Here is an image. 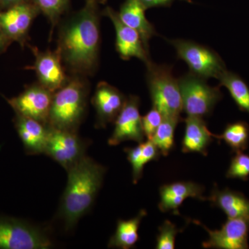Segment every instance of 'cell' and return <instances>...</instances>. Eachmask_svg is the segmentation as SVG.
I'll use <instances>...</instances> for the list:
<instances>
[{
  "label": "cell",
  "instance_id": "cell-1",
  "mask_svg": "<svg viewBox=\"0 0 249 249\" xmlns=\"http://www.w3.org/2000/svg\"><path fill=\"white\" fill-rule=\"evenodd\" d=\"M98 3L88 0L84 7L64 24L59 35L62 62L77 75L90 74L96 68L101 32Z\"/></svg>",
  "mask_w": 249,
  "mask_h": 249
},
{
  "label": "cell",
  "instance_id": "cell-2",
  "mask_svg": "<svg viewBox=\"0 0 249 249\" xmlns=\"http://www.w3.org/2000/svg\"><path fill=\"white\" fill-rule=\"evenodd\" d=\"M68 179L58 211L65 230H72L92 207L106 168L85 156L67 170Z\"/></svg>",
  "mask_w": 249,
  "mask_h": 249
},
{
  "label": "cell",
  "instance_id": "cell-3",
  "mask_svg": "<svg viewBox=\"0 0 249 249\" xmlns=\"http://www.w3.org/2000/svg\"><path fill=\"white\" fill-rule=\"evenodd\" d=\"M88 93V83L80 75L69 78L53 93L48 125L77 132L86 113Z\"/></svg>",
  "mask_w": 249,
  "mask_h": 249
},
{
  "label": "cell",
  "instance_id": "cell-4",
  "mask_svg": "<svg viewBox=\"0 0 249 249\" xmlns=\"http://www.w3.org/2000/svg\"><path fill=\"white\" fill-rule=\"evenodd\" d=\"M146 80L152 107L163 117H181L182 98L178 79L174 76L173 67L152 61L147 64Z\"/></svg>",
  "mask_w": 249,
  "mask_h": 249
},
{
  "label": "cell",
  "instance_id": "cell-5",
  "mask_svg": "<svg viewBox=\"0 0 249 249\" xmlns=\"http://www.w3.org/2000/svg\"><path fill=\"white\" fill-rule=\"evenodd\" d=\"M183 111L187 116L203 118L211 115L223 94L219 86L211 87L206 80L191 73L178 78Z\"/></svg>",
  "mask_w": 249,
  "mask_h": 249
},
{
  "label": "cell",
  "instance_id": "cell-6",
  "mask_svg": "<svg viewBox=\"0 0 249 249\" xmlns=\"http://www.w3.org/2000/svg\"><path fill=\"white\" fill-rule=\"evenodd\" d=\"M52 246L45 229L17 218L0 217V249H47Z\"/></svg>",
  "mask_w": 249,
  "mask_h": 249
},
{
  "label": "cell",
  "instance_id": "cell-7",
  "mask_svg": "<svg viewBox=\"0 0 249 249\" xmlns=\"http://www.w3.org/2000/svg\"><path fill=\"white\" fill-rule=\"evenodd\" d=\"M176 49L178 59L183 60L190 69V73L204 79H219L227 70L222 58L214 51L191 40H169Z\"/></svg>",
  "mask_w": 249,
  "mask_h": 249
},
{
  "label": "cell",
  "instance_id": "cell-8",
  "mask_svg": "<svg viewBox=\"0 0 249 249\" xmlns=\"http://www.w3.org/2000/svg\"><path fill=\"white\" fill-rule=\"evenodd\" d=\"M88 145V141L80 138L77 132L49 126L44 154L67 171L86 156Z\"/></svg>",
  "mask_w": 249,
  "mask_h": 249
},
{
  "label": "cell",
  "instance_id": "cell-9",
  "mask_svg": "<svg viewBox=\"0 0 249 249\" xmlns=\"http://www.w3.org/2000/svg\"><path fill=\"white\" fill-rule=\"evenodd\" d=\"M193 223L201 226L209 235V239L202 243L204 249H248L249 219L228 218L219 230L211 231L199 221Z\"/></svg>",
  "mask_w": 249,
  "mask_h": 249
},
{
  "label": "cell",
  "instance_id": "cell-10",
  "mask_svg": "<svg viewBox=\"0 0 249 249\" xmlns=\"http://www.w3.org/2000/svg\"><path fill=\"white\" fill-rule=\"evenodd\" d=\"M53 93L40 83L31 85L9 103L18 115L26 116L48 125Z\"/></svg>",
  "mask_w": 249,
  "mask_h": 249
},
{
  "label": "cell",
  "instance_id": "cell-11",
  "mask_svg": "<svg viewBox=\"0 0 249 249\" xmlns=\"http://www.w3.org/2000/svg\"><path fill=\"white\" fill-rule=\"evenodd\" d=\"M139 106V96L130 95L127 98L124 108L114 121V132L108 139L109 145L116 146L127 141H133L139 143L145 141Z\"/></svg>",
  "mask_w": 249,
  "mask_h": 249
},
{
  "label": "cell",
  "instance_id": "cell-12",
  "mask_svg": "<svg viewBox=\"0 0 249 249\" xmlns=\"http://www.w3.org/2000/svg\"><path fill=\"white\" fill-rule=\"evenodd\" d=\"M103 14L113 23L116 31V49L123 60L136 58L142 60L145 65L151 61L150 53L144 47L140 35L121 20L118 12L107 7Z\"/></svg>",
  "mask_w": 249,
  "mask_h": 249
},
{
  "label": "cell",
  "instance_id": "cell-13",
  "mask_svg": "<svg viewBox=\"0 0 249 249\" xmlns=\"http://www.w3.org/2000/svg\"><path fill=\"white\" fill-rule=\"evenodd\" d=\"M127 98L109 83H98L91 99L96 109V128H106L108 124L114 123L124 108Z\"/></svg>",
  "mask_w": 249,
  "mask_h": 249
},
{
  "label": "cell",
  "instance_id": "cell-14",
  "mask_svg": "<svg viewBox=\"0 0 249 249\" xmlns=\"http://www.w3.org/2000/svg\"><path fill=\"white\" fill-rule=\"evenodd\" d=\"M31 50L35 55V62L32 69L36 71L38 83L52 92H55L69 79L65 74L61 55L58 49L53 52H42L34 47Z\"/></svg>",
  "mask_w": 249,
  "mask_h": 249
},
{
  "label": "cell",
  "instance_id": "cell-15",
  "mask_svg": "<svg viewBox=\"0 0 249 249\" xmlns=\"http://www.w3.org/2000/svg\"><path fill=\"white\" fill-rule=\"evenodd\" d=\"M40 13L35 4L22 2L0 13V25L10 40H22Z\"/></svg>",
  "mask_w": 249,
  "mask_h": 249
},
{
  "label": "cell",
  "instance_id": "cell-16",
  "mask_svg": "<svg viewBox=\"0 0 249 249\" xmlns=\"http://www.w3.org/2000/svg\"><path fill=\"white\" fill-rule=\"evenodd\" d=\"M204 191V186L193 181H178L163 185L160 190L159 209L163 213L173 211L174 214L179 215L178 209L187 198L208 200V197L203 196Z\"/></svg>",
  "mask_w": 249,
  "mask_h": 249
},
{
  "label": "cell",
  "instance_id": "cell-17",
  "mask_svg": "<svg viewBox=\"0 0 249 249\" xmlns=\"http://www.w3.org/2000/svg\"><path fill=\"white\" fill-rule=\"evenodd\" d=\"M15 126L28 155L44 154L48 135L47 124L17 114Z\"/></svg>",
  "mask_w": 249,
  "mask_h": 249
},
{
  "label": "cell",
  "instance_id": "cell-18",
  "mask_svg": "<svg viewBox=\"0 0 249 249\" xmlns=\"http://www.w3.org/2000/svg\"><path fill=\"white\" fill-rule=\"evenodd\" d=\"M145 11L146 9L140 0H125L118 14L126 25L138 33L142 37L144 47L149 52L150 40L158 34L153 24L147 19Z\"/></svg>",
  "mask_w": 249,
  "mask_h": 249
},
{
  "label": "cell",
  "instance_id": "cell-19",
  "mask_svg": "<svg viewBox=\"0 0 249 249\" xmlns=\"http://www.w3.org/2000/svg\"><path fill=\"white\" fill-rule=\"evenodd\" d=\"M185 122V133L182 142V152H196L206 156L207 148L213 141L214 134L210 132L203 118L187 116Z\"/></svg>",
  "mask_w": 249,
  "mask_h": 249
},
{
  "label": "cell",
  "instance_id": "cell-20",
  "mask_svg": "<svg viewBox=\"0 0 249 249\" xmlns=\"http://www.w3.org/2000/svg\"><path fill=\"white\" fill-rule=\"evenodd\" d=\"M208 200L213 206L222 210L228 218L249 219V199L240 192L228 188L219 190L217 185H214Z\"/></svg>",
  "mask_w": 249,
  "mask_h": 249
},
{
  "label": "cell",
  "instance_id": "cell-21",
  "mask_svg": "<svg viewBox=\"0 0 249 249\" xmlns=\"http://www.w3.org/2000/svg\"><path fill=\"white\" fill-rule=\"evenodd\" d=\"M145 210H141L136 217L128 220L119 219L114 235L108 243L109 248L129 249L133 248L139 240V229L142 219L146 216Z\"/></svg>",
  "mask_w": 249,
  "mask_h": 249
},
{
  "label": "cell",
  "instance_id": "cell-22",
  "mask_svg": "<svg viewBox=\"0 0 249 249\" xmlns=\"http://www.w3.org/2000/svg\"><path fill=\"white\" fill-rule=\"evenodd\" d=\"M124 151L132 165L134 184H137L142 178L145 165L152 160H158L161 155L153 142L148 139L146 142H140L137 147H127Z\"/></svg>",
  "mask_w": 249,
  "mask_h": 249
},
{
  "label": "cell",
  "instance_id": "cell-23",
  "mask_svg": "<svg viewBox=\"0 0 249 249\" xmlns=\"http://www.w3.org/2000/svg\"><path fill=\"white\" fill-rule=\"evenodd\" d=\"M219 86H224L230 93L241 111L249 114V88L238 75L226 70L219 77Z\"/></svg>",
  "mask_w": 249,
  "mask_h": 249
},
{
  "label": "cell",
  "instance_id": "cell-24",
  "mask_svg": "<svg viewBox=\"0 0 249 249\" xmlns=\"http://www.w3.org/2000/svg\"><path fill=\"white\" fill-rule=\"evenodd\" d=\"M214 138L224 141L233 152H244L248 148L249 126L245 121H237L228 124L220 135H213Z\"/></svg>",
  "mask_w": 249,
  "mask_h": 249
},
{
  "label": "cell",
  "instance_id": "cell-25",
  "mask_svg": "<svg viewBox=\"0 0 249 249\" xmlns=\"http://www.w3.org/2000/svg\"><path fill=\"white\" fill-rule=\"evenodd\" d=\"M183 119L163 117V121L151 140L163 156H168L175 147V132Z\"/></svg>",
  "mask_w": 249,
  "mask_h": 249
},
{
  "label": "cell",
  "instance_id": "cell-26",
  "mask_svg": "<svg viewBox=\"0 0 249 249\" xmlns=\"http://www.w3.org/2000/svg\"><path fill=\"white\" fill-rule=\"evenodd\" d=\"M70 0H34V4L42 13L52 25L55 26L59 18L64 14L69 6Z\"/></svg>",
  "mask_w": 249,
  "mask_h": 249
},
{
  "label": "cell",
  "instance_id": "cell-27",
  "mask_svg": "<svg viewBox=\"0 0 249 249\" xmlns=\"http://www.w3.org/2000/svg\"><path fill=\"white\" fill-rule=\"evenodd\" d=\"M226 177L247 181L249 178V155L243 152H236L232 157Z\"/></svg>",
  "mask_w": 249,
  "mask_h": 249
},
{
  "label": "cell",
  "instance_id": "cell-28",
  "mask_svg": "<svg viewBox=\"0 0 249 249\" xmlns=\"http://www.w3.org/2000/svg\"><path fill=\"white\" fill-rule=\"evenodd\" d=\"M160 234L157 237V249H175V238L182 229H178L176 226L170 221L165 220L159 228Z\"/></svg>",
  "mask_w": 249,
  "mask_h": 249
},
{
  "label": "cell",
  "instance_id": "cell-29",
  "mask_svg": "<svg viewBox=\"0 0 249 249\" xmlns=\"http://www.w3.org/2000/svg\"><path fill=\"white\" fill-rule=\"evenodd\" d=\"M142 125L145 138L151 140L160 127L163 116L157 108L152 107L145 116H142Z\"/></svg>",
  "mask_w": 249,
  "mask_h": 249
},
{
  "label": "cell",
  "instance_id": "cell-30",
  "mask_svg": "<svg viewBox=\"0 0 249 249\" xmlns=\"http://www.w3.org/2000/svg\"><path fill=\"white\" fill-rule=\"evenodd\" d=\"M176 0H140L145 9L157 7H168ZM192 3L191 0H181Z\"/></svg>",
  "mask_w": 249,
  "mask_h": 249
},
{
  "label": "cell",
  "instance_id": "cell-31",
  "mask_svg": "<svg viewBox=\"0 0 249 249\" xmlns=\"http://www.w3.org/2000/svg\"><path fill=\"white\" fill-rule=\"evenodd\" d=\"M7 40H9V39L5 35L4 31H3L2 28L0 25V50L4 47L5 43H6Z\"/></svg>",
  "mask_w": 249,
  "mask_h": 249
},
{
  "label": "cell",
  "instance_id": "cell-32",
  "mask_svg": "<svg viewBox=\"0 0 249 249\" xmlns=\"http://www.w3.org/2000/svg\"><path fill=\"white\" fill-rule=\"evenodd\" d=\"M24 0H0V2L4 5H11L14 6L15 4L22 3Z\"/></svg>",
  "mask_w": 249,
  "mask_h": 249
},
{
  "label": "cell",
  "instance_id": "cell-33",
  "mask_svg": "<svg viewBox=\"0 0 249 249\" xmlns=\"http://www.w3.org/2000/svg\"><path fill=\"white\" fill-rule=\"evenodd\" d=\"M106 1H107V0H99V3H101V4H104Z\"/></svg>",
  "mask_w": 249,
  "mask_h": 249
},
{
  "label": "cell",
  "instance_id": "cell-34",
  "mask_svg": "<svg viewBox=\"0 0 249 249\" xmlns=\"http://www.w3.org/2000/svg\"><path fill=\"white\" fill-rule=\"evenodd\" d=\"M86 1H88V0H86ZM93 1H96V2H97L98 4H99V0H93Z\"/></svg>",
  "mask_w": 249,
  "mask_h": 249
}]
</instances>
